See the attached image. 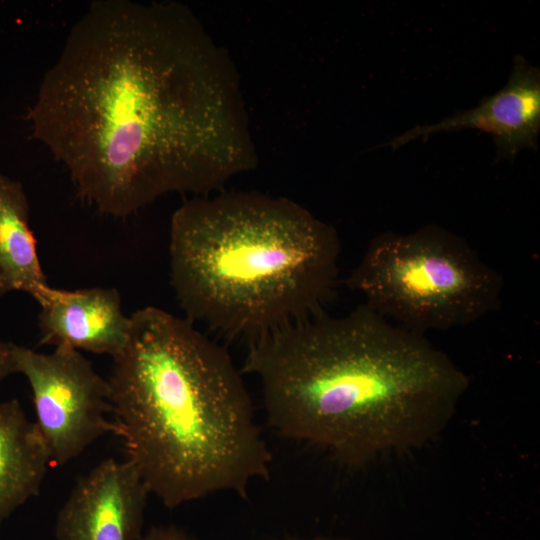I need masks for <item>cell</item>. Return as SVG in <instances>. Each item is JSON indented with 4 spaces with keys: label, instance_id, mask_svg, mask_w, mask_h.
Wrapping results in <instances>:
<instances>
[{
    "label": "cell",
    "instance_id": "cell-14",
    "mask_svg": "<svg viewBox=\"0 0 540 540\" xmlns=\"http://www.w3.org/2000/svg\"><path fill=\"white\" fill-rule=\"evenodd\" d=\"M293 540H294V539H293ZM295 540H298V539H295ZM307 540H345V539H340V538H330V537H315V538L307 539Z\"/></svg>",
    "mask_w": 540,
    "mask_h": 540
},
{
    "label": "cell",
    "instance_id": "cell-7",
    "mask_svg": "<svg viewBox=\"0 0 540 540\" xmlns=\"http://www.w3.org/2000/svg\"><path fill=\"white\" fill-rule=\"evenodd\" d=\"M149 491L128 460L108 458L80 477L60 508L56 540H141Z\"/></svg>",
    "mask_w": 540,
    "mask_h": 540
},
{
    "label": "cell",
    "instance_id": "cell-5",
    "mask_svg": "<svg viewBox=\"0 0 540 540\" xmlns=\"http://www.w3.org/2000/svg\"><path fill=\"white\" fill-rule=\"evenodd\" d=\"M346 284L373 311L420 335L496 311L504 285L463 238L435 225L374 237Z\"/></svg>",
    "mask_w": 540,
    "mask_h": 540
},
{
    "label": "cell",
    "instance_id": "cell-12",
    "mask_svg": "<svg viewBox=\"0 0 540 540\" xmlns=\"http://www.w3.org/2000/svg\"><path fill=\"white\" fill-rule=\"evenodd\" d=\"M141 540H193L182 529L169 526H153L145 534Z\"/></svg>",
    "mask_w": 540,
    "mask_h": 540
},
{
    "label": "cell",
    "instance_id": "cell-9",
    "mask_svg": "<svg viewBox=\"0 0 540 540\" xmlns=\"http://www.w3.org/2000/svg\"><path fill=\"white\" fill-rule=\"evenodd\" d=\"M40 306L41 345L68 347L113 359L125 348L130 327L115 288L63 290L46 286L35 299Z\"/></svg>",
    "mask_w": 540,
    "mask_h": 540
},
{
    "label": "cell",
    "instance_id": "cell-11",
    "mask_svg": "<svg viewBox=\"0 0 540 540\" xmlns=\"http://www.w3.org/2000/svg\"><path fill=\"white\" fill-rule=\"evenodd\" d=\"M29 214L22 184L0 173V295L21 291L36 299L48 286Z\"/></svg>",
    "mask_w": 540,
    "mask_h": 540
},
{
    "label": "cell",
    "instance_id": "cell-10",
    "mask_svg": "<svg viewBox=\"0 0 540 540\" xmlns=\"http://www.w3.org/2000/svg\"><path fill=\"white\" fill-rule=\"evenodd\" d=\"M51 465L46 444L19 401H0V526L39 494Z\"/></svg>",
    "mask_w": 540,
    "mask_h": 540
},
{
    "label": "cell",
    "instance_id": "cell-1",
    "mask_svg": "<svg viewBox=\"0 0 540 540\" xmlns=\"http://www.w3.org/2000/svg\"><path fill=\"white\" fill-rule=\"evenodd\" d=\"M27 118L78 195L113 217L209 193L256 163L231 62L171 1L92 2Z\"/></svg>",
    "mask_w": 540,
    "mask_h": 540
},
{
    "label": "cell",
    "instance_id": "cell-13",
    "mask_svg": "<svg viewBox=\"0 0 540 540\" xmlns=\"http://www.w3.org/2000/svg\"><path fill=\"white\" fill-rule=\"evenodd\" d=\"M14 348L15 344L0 340V383L16 373Z\"/></svg>",
    "mask_w": 540,
    "mask_h": 540
},
{
    "label": "cell",
    "instance_id": "cell-3",
    "mask_svg": "<svg viewBox=\"0 0 540 540\" xmlns=\"http://www.w3.org/2000/svg\"><path fill=\"white\" fill-rule=\"evenodd\" d=\"M113 361L115 435L164 506L219 492L246 496L254 480L269 478L272 454L243 372L193 322L138 309Z\"/></svg>",
    "mask_w": 540,
    "mask_h": 540
},
{
    "label": "cell",
    "instance_id": "cell-6",
    "mask_svg": "<svg viewBox=\"0 0 540 540\" xmlns=\"http://www.w3.org/2000/svg\"><path fill=\"white\" fill-rule=\"evenodd\" d=\"M16 373L32 392L35 424L52 464L64 465L90 445L116 433L109 381L100 376L80 351L57 347L51 353L15 345Z\"/></svg>",
    "mask_w": 540,
    "mask_h": 540
},
{
    "label": "cell",
    "instance_id": "cell-4",
    "mask_svg": "<svg viewBox=\"0 0 540 540\" xmlns=\"http://www.w3.org/2000/svg\"><path fill=\"white\" fill-rule=\"evenodd\" d=\"M169 255L186 318L249 345L324 313L337 285L340 240L288 198L228 192L174 212Z\"/></svg>",
    "mask_w": 540,
    "mask_h": 540
},
{
    "label": "cell",
    "instance_id": "cell-2",
    "mask_svg": "<svg viewBox=\"0 0 540 540\" xmlns=\"http://www.w3.org/2000/svg\"><path fill=\"white\" fill-rule=\"evenodd\" d=\"M242 372L257 378L278 434L350 466L433 439L469 386L463 370L424 335L364 303L249 344Z\"/></svg>",
    "mask_w": 540,
    "mask_h": 540
},
{
    "label": "cell",
    "instance_id": "cell-8",
    "mask_svg": "<svg viewBox=\"0 0 540 540\" xmlns=\"http://www.w3.org/2000/svg\"><path fill=\"white\" fill-rule=\"evenodd\" d=\"M477 129L492 135L498 158H514L523 148H537L540 130V71L522 56H516L506 85L482 99L470 110L460 111L442 121L415 126L390 140L385 146L396 149L419 137L442 131Z\"/></svg>",
    "mask_w": 540,
    "mask_h": 540
}]
</instances>
